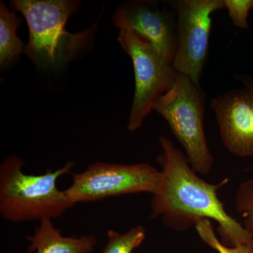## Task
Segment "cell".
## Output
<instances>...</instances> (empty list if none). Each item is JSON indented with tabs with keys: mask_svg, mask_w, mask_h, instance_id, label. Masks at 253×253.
<instances>
[{
	"mask_svg": "<svg viewBox=\"0 0 253 253\" xmlns=\"http://www.w3.org/2000/svg\"><path fill=\"white\" fill-rule=\"evenodd\" d=\"M159 141L163 153L157 162L162 168L163 178L151 199V218H161L165 225L176 231L189 230L202 219H213L219 224L217 231L224 246L253 245L252 236L226 212L218 197V190L229 179L217 184L205 181L170 139L161 136Z\"/></svg>",
	"mask_w": 253,
	"mask_h": 253,
	"instance_id": "cell-1",
	"label": "cell"
},
{
	"mask_svg": "<svg viewBox=\"0 0 253 253\" xmlns=\"http://www.w3.org/2000/svg\"><path fill=\"white\" fill-rule=\"evenodd\" d=\"M81 3L73 0H12L10 6L21 13L29 28L23 54L43 70L57 69L77 56L94 37L98 23L71 33L66 29L70 16Z\"/></svg>",
	"mask_w": 253,
	"mask_h": 253,
	"instance_id": "cell-2",
	"label": "cell"
},
{
	"mask_svg": "<svg viewBox=\"0 0 253 253\" xmlns=\"http://www.w3.org/2000/svg\"><path fill=\"white\" fill-rule=\"evenodd\" d=\"M25 162L11 155L0 166V214L14 223L56 219L75 206L64 190L58 189L61 176L72 172L75 163L68 161L56 170L46 169L38 175L23 172Z\"/></svg>",
	"mask_w": 253,
	"mask_h": 253,
	"instance_id": "cell-3",
	"label": "cell"
},
{
	"mask_svg": "<svg viewBox=\"0 0 253 253\" xmlns=\"http://www.w3.org/2000/svg\"><path fill=\"white\" fill-rule=\"evenodd\" d=\"M206 93L187 76L178 74L171 89L163 95L154 111L165 118L185 151L190 166L198 174H209L214 158L205 134Z\"/></svg>",
	"mask_w": 253,
	"mask_h": 253,
	"instance_id": "cell-4",
	"label": "cell"
},
{
	"mask_svg": "<svg viewBox=\"0 0 253 253\" xmlns=\"http://www.w3.org/2000/svg\"><path fill=\"white\" fill-rule=\"evenodd\" d=\"M113 22L119 29L118 42L130 56L134 66L135 91L127 129L135 131L141 127L145 118L154 111L158 99L175 83L178 73L152 44L142 39L128 26L119 8L113 16Z\"/></svg>",
	"mask_w": 253,
	"mask_h": 253,
	"instance_id": "cell-5",
	"label": "cell"
},
{
	"mask_svg": "<svg viewBox=\"0 0 253 253\" xmlns=\"http://www.w3.org/2000/svg\"><path fill=\"white\" fill-rule=\"evenodd\" d=\"M162 178L161 170L149 163L95 162L73 174L72 184L64 191L75 204L140 193L154 195Z\"/></svg>",
	"mask_w": 253,
	"mask_h": 253,
	"instance_id": "cell-6",
	"label": "cell"
},
{
	"mask_svg": "<svg viewBox=\"0 0 253 253\" xmlns=\"http://www.w3.org/2000/svg\"><path fill=\"white\" fill-rule=\"evenodd\" d=\"M177 19V46L172 66L200 85L208 52L212 15L226 9L224 0L171 1Z\"/></svg>",
	"mask_w": 253,
	"mask_h": 253,
	"instance_id": "cell-7",
	"label": "cell"
},
{
	"mask_svg": "<svg viewBox=\"0 0 253 253\" xmlns=\"http://www.w3.org/2000/svg\"><path fill=\"white\" fill-rule=\"evenodd\" d=\"M121 9L129 28L172 65L177 46V19L172 2L132 1Z\"/></svg>",
	"mask_w": 253,
	"mask_h": 253,
	"instance_id": "cell-8",
	"label": "cell"
},
{
	"mask_svg": "<svg viewBox=\"0 0 253 253\" xmlns=\"http://www.w3.org/2000/svg\"><path fill=\"white\" fill-rule=\"evenodd\" d=\"M221 140L231 154L253 156V94L247 88L234 89L211 100Z\"/></svg>",
	"mask_w": 253,
	"mask_h": 253,
	"instance_id": "cell-9",
	"label": "cell"
},
{
	"mask_svg": "<svg viewBox=\"0 0 253 253\" xmlns=\"http://www.w3.org/2000/svg\"><path fill=\"white\" fill-rule=\"evenodd\" d=\"M27 253H91L97 239L93 234L81 237L63 236L51 219L40 221L33 235L26 236Z\"/></svg>",
	"mask_w": 253,
	"mask_h": 253,
	"instance_id": "cell-10",
	"label": "cell"
},
{
	"mask_svg": "<svg viewBox=\"0 0 253 253\" xmlns=\"http://www.w3.org/2000/svg\"><path fill=\"white\" fill-rule=\"evenodd\" d=\"M23 20L3 1L0 3V67L1 69L14 63L24 52L26 45L17 36V29Z\"/></svg>",
	"mask_w": 253,
	"mask_h": 253,
	"instance_id": "cell-11",
	"label": "cell"
},
{
	"mask_svg": "<svg viewBox=\"0 0 253 253\" xmlns=\"http://www.w3.org/2000/svg\"><path fill=\"white\" fill-rule=\"evenodd\" d=\"M107 238V244L100 253H132L144 241L146 229L136 226L123 234L109 229Z\"/></svg>",
	"mask_w": 253,
	"mask_h": 253,
	"instance_id": "cell-12",
	"label": "cell"
},
{
	"mask_svg": "<svg viewBox=\"0 0 253 253\" xmlns=\"http://www.w3.org/2000/svg\"><path fill=\"white\" fill-rule=\"evenodd\" d=\"M196 230L205 244L219 253H253V245H238L227 247L221 244L216 236L211 220L208 219L199 221L195 226Z\"/></svg>",
	"mask_w": 253,
	"mask_h": 253,
	"instance_id": "cell-13",
	"label": "cell"
},
{
	"mask_svg": "<svg viewBox=\"0 0 253 253\" xmlns=\"http://www.w3.org/2000/svg\"><path fill=\"white\" fill-rule=\"evenodd\" d=\"M236 211L244 218V227L253 238V179L240 184L235 196Z\"/></svg>",
	"mask_w": 253,
	"mask_h": 253,
	"instance_id": "cell-14",
	"label": "cell"
},
{
	"mask_svg": "<svg viewBox=\"0 0 253 253\" xmlns=\"http://www.w3.org/2000/svg\"><path fill=\"white\" fill-rule=\"evenodd\" d=\"M224 2L233 24L243 29L249 28L248 16L253 9V0H224Z\"/></svg>",
	"mask_w": 253,
	"mask_h": 253,
	"instance_id": "cell-15",
	"label": "cell"
},
{
	"mask_svg": "<svg viewBox=\"0 0 253 253\" xmlns=\"http://www.w3.org/2000/svg\"><path fill=\"white\" fill-rule=\"evenodd\" d=\"M243 83L246 84V88L249 89L250 91L253 94V80L247 79V78H244L242 79Z\"/></svg>",
	"mask_w": 253,
	"mask_h": 253,
	"instance_id": "cell-16",
	"label": "cell"
}]
</instances>
